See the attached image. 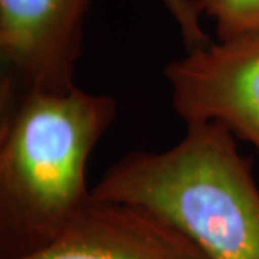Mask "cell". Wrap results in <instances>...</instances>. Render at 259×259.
<instances>
[{
  "mask_svg": "<svg viewBox=\"0 0 259 259\" xmlns=\"http://www.w3.org/2000/svg\"><path fill=\"white\" fill-rule=\"evenodd\" d=\"M0 104V259H19L51 245L91 199L88 160L118 110L78 87Z\"/></svg>",
  "mask_w": 259,
  "mask_h": 259,
  "instance_id": "cell-1",
  "label": "cell"
},
{
  "mask_svg": "<svg viewBox=\"0 0 259 259\" xmlns=\"http://www.w3.org/2000/svg\"><path fill=\"white\" fill-rule=\"evenodd\" d=\"M164 76L186 125L216 121L259 150V30L189 51Z\"/></svg>",
  "mask_w": 259,
  "mask_h": 259,
  "instance_id": "cell-4",
  "label": "cell"
},
{
  "mask_svg": "<svg viewBox=\"0 0 259 259\" xmlns=\"http://www.w3.org/2000/svg\"><path fill=\"white\" fill-rule=\"evenodd\" d=\"M202 15L213 20L218 40L259 30V0H196Z\"/></svg>",
  "mask_w": 259,
  "mask_h": 259,
  "instance_id": "cell-6",
  "label": "cell"
},
{
  "mask_svg": "<svg viewBox=\"0 0 259 259\" xmlns=\"http://www.w3.org/2000/svg\"><path fill=\"white\" fill-rule=\"evenodd\" d=\"M93 0H0V101L75 88Z\"/></svg>",
  "mask_w": 259,
  "mask_h": 259,
  "instance_id": "cell-3",
  "label": "cell"
},
{
  "mask_svg": "<svg viewBox=\"0 0 259 259\" xmlns=\"http://www.w3.org/2000/svg\"><path fill=\"white\" fill-rule=\"evenodd\" d=\"M161 3L180 30L187 52L206 47L212 42L202 26L200 18L203 15L196 0H161Z\"/></svg>",
  "mask_w": 259,
  "mask_h": 259,
  "instance_id": "cell-7",
  "label": "cell"
},
{
  "mask_svg": "<svg viewBox=\"0 0 259 259\" xmlns=\"http://www.w3.org/2000/svg\"><path fill=\"white\" fill-rule=\"evenodd\" d=\"M91 190L95 199L158 213L209 259H259V189L252 163L221 122L189 124L166 151H130Z\"/></svg>",
  "mask_w": 259,
  "mask_h": 259,
  "instance_id": "cell-2",
  "label": "cell"
},
{
  "mask_svg": "<svg viewBox=\"0 0 259 259\" xmlns=\"http://www.w3.org/2000/svg\"><path fill=\"white\" fill-rule=\"evenodd\" d=\"M19 259H209L185 232L139 204L91 199L47 248Z\"/></svg>",
  "mask_w": 259,
  "mask_h": 259,
  "instance_id": "cell-5",
  "label": "cell"
}]
</instances>
